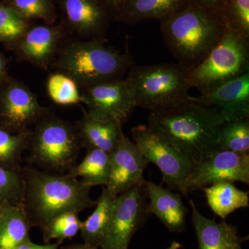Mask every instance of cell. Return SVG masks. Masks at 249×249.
I'll return each instance as SVG.
<instances>
[{
  "instance_id": "obj_20",
  "label": "cell",
  "mask_w": 249,
  "mask_h": 249,
  "mask_svg": "<svg viewBox=\"0 0 249 249\" xmlns=\"http://www.w3.org/2000/svg\"><path fill=\"white\" fill-rule=\"evenodd\" d=\"M191 0H127L113 18L117 22L134 25L145 19L164 20L183 9Z\"/></svg>"
},
{
  "instance_id": "obj_34",
  "label": "cell",
  "mask_w": 249,
  "mask_h": 249,
  "mask_svg": "<svg viewBox=\"0 0 249 249\" xmlns=\"http://www.w3.org/2000/svg\"><path fill=\"white\" fill-rule=\"evenodd\" d=\"M61 242H56L53 245H40L33 243L30 240L23 242L13 249H58Z\"/></svg>"
},
{
  "instance_id": "obj_33",
  "label": "cell",
  "mask_w": 249,
  "mask_h": 249,
  "mask_svg": "<svg viewBox=\"0 0 249 249\" xmlns=\"http://www.w3.org/2000/svg\"><path fill=\"white\" fill-rule=\"evenodd\" d=\"M194 1L222 16L228 0H194Z\"/></svg>"
},
{
  "instance_id": "obj_37",
  "label": "cell",
  "mask_w": 249,
  "mask_h": 249,
  "mask_svg": "<svg viewBox=\"0 0 249 249\" xmlns=\"http://www.w3.org/2000/svg\"><path fill=\"white\" fill-rule=\"evenodd\" d=\"M63 249H101L96 246L88 245V244H83V245H76L71 247H66Z\"/></svg>"
},
{
  "instance_id": "obj_23",
  "label": "cell",
  "mask_w": 249,
  "mask_h": 249,
  "mask_svg": "<svg viewBox=\"0 0 249 249\" xmlns=\"http://www.w3.org/2000/svg\"><path fill=\"white\" fill-rule=\"evenodd\" d=\"M110 153L100 149L87 150L83 161L75 165L67 175L78 178L90 187L107 186L110 174Z\"/></svg>"
},
{
  "instance_id": "obj_25",
  "label": "cell",
  "mask_w": 249,
  "mask_h": 249,
  "mask_svg": "<svg viewBox=\"0 0 249 249\" xmlns=\"http://www.w3.org/2000/svg\"><path fill=\"white\" fill-rule=\"evenodd\" d=\"M30 136V129L20 133H11L0 127V166L20 171L19 162L27 149Z\"/></svg>"
},
{
  "instance_id": "obj_24",
  "label": "cell",
  "mask_w": 249,
  "mask_h": 249,
  "mask_svg": "<svg viewBox=\"0 0 249 249\" xmlns=\"http://www.w3.org/2000/svg\"><path fill=\"white\" fill-rule=\"evenodd\" d=\"M116 197L107 188H103L96 201L94 211L86 220L82 222L80 231L84 243L99 247L107 230Z\"/></svg>"
},
{
  "instance_id": "obj_13",
  "label": "cell",
  "mask_w": 249,
  "mask_h": 249,
  "mask_svg": "<svg viewBox=\"0 0 249 249\" xmlns=\"http://www.w3.org/2000/svg\"><path fill=\"white\" fill-rule=\"evenodd\" d=\"M66 30L80 36L103 38L112 14L101 0H58Z\"/></svg>"
},
{
  "instance_id": "obj_7",
  "label": "cell",
  "mask_w": 249,
  "mask_h": 249,
  "mask_svg": "<svg viewBox=\"0 0 249 249\" xmlns=\"http://www.w3.org/2000/svg\"><path fill=\"white\" fill-rule=\"evenodd\" d=\"M249 71V38L231 28L202 62L190 69L191 88L201 93Z\"/></svg>"
},
{
  "instance_id": "obj_38",
  "label": "cell",
  "mask_w": 249,
  "mask_h": 249,
  "mask_svg": "<svg viewBox=\"0 0 249 249\" xmlns=\"http://www.w3.org/2000/svg\"><path fill=\"white\" fill-rule=\"evenodd\" d=\"M181 247H182V246H181V244L174 241V242H172L170 247L167 249H179L180 248H181Z\"/></svg>"
},
{
  "instance_id": "obj_36",
  "label": "cell",
  "mask_w": 249,
  "mask_h": 249,
  "mask_svg": "<svg viewBox=\"0 0 249 249\" xmlns=\"http://www.w3.org/2000/svg\"><path fill=\"white\" fill-rule=\"evenodd\" d=\"M6 72V60L3 53L0 52V83L4 78Z\"/></svg>"
},
{
  "instance_id": "obj_31",
  "label": "cell",
  "mask_w": 249,
  "mask_h": 249,
  "mask_svg": "<svg viewBox=\"0 0 249 249\" xmlns=\"http://www.w3.org/2000/svg\"><path fill=\"white\" fill-rule=\"evenodd\" d=\"M22 189L21 170L16 171L0 166V206L20 205Z\"/></svg>"
},
{
  "instance_id": "obj_11",
  "label": "cell",
  "mask_w": 249,
  "mask_h": 249,
  "mask_svg": "<svg viewBox=\"0 0 249 249\" xmlns=\"http://www.w3.org/2000/svg\"><path fill=\"white\" fill-rule=\"evenodd\" d=\"M81 96L88 112L123 125L137 107L127 78L104 82L83 88Z\"/></svg>"
},
{
  "instance_id": "obj_26",
  "label": "cell",
  "mask_w": 249,
  "mask_h": 249,
  "mask_svg": "<svg viewBox=\"0 0 249 249\" xmlns=\"http://www.w3.org/2000/svg\"><path fill=\"white\" fill-rule=\"evenodd\" d=\"M218 149L249 154V119L224 122L219 130Z\"/></svg>"
},
{
  "instance_id": "obj_3",
  "label": "cell",
  "mask_w": 249,
  "mask_h": 249,
  "mask_svg": "<svg viewBox=\"0 0 249 249\" xmlns=\"http://www.w3.org/2000/svg\"><path fill=\"white\" fill-rule=\"evenodd\" d=\"M226 29L220 14L194 0L160 22L165 45L178 63L188 69L204 60L219 43Z\"/></svg>"
},
{
  "instance_id": "obj_32",
  "label": "cell",
  "mask_w": 249,
  "mask_h": 249,
  "mask_svg": "<svg viewBox=\"0 0 249 249\" xmlns=\"http://www.w3.org/2000/svg\"><path fill=\"white\" fill-rule=\"evenodd\" d=\"M222 17L228 27L249 38V0H228Z\"/></svg>"
},
{
  "instance_id": "obj_14",
  "label": "cell",
  "mask_w": 249,
  "mask_h": 249,
  "mask_svg": "<svg viewBox=\"0 0 249 249\" xmlns=\"http://www.w3.org/2000/svg\"><path fill=\"white\" fill-rule=\"evenodd\" d=\"M110 163L109 181L106 188L114 196L145 183L142 174L148 162L128 137L123 136L118 146L110 152Z\"/></svg>"
},
{
  "instance_id": "obj_12",
  "label": "cell",
  "mask_w": 249,
  "mask_h": 249,
  "mask_svg": "<svg viewBox=\"0 0 249 249\" xmlns=\"http://www.w3.org/2000/svg\"><path fill=\"white\" fill-rule=\"evenodd\" d=\"M49 112L48 108L41 106L36 95L20 82L11 80L0 91V123L11 133L29 130Z\"/></svg>"
},
{
  "instance_id": "obj_22",
  "label": "cell",
  "mask_w": 249,
  "mask_h": 249,
  "mask_svg": "<svg viewBox=\"0 0 249 249\" xmlns=\"http://www.w3.org/2000/svg\"><path fill=\"white\" fill-rule=\"evenodd\" d=\"M203 190L211 209L223 219L237 209L249 207V192L240 191L233 183H217Z\"/></svg>"
},
{
  "instance_id": "obj_5",
  "label": "cell",
  "mask_w": 249,
  "mask_h": 249,
  "mask_svg": "<svg viewBox=\"0 0 249 249\" xmlns=\"http://www.w3.org/2000/svg\"><path fill=\"white\" fill-rule=\"evenodd\" d=\"M190 69L178 63L133 66L126 77L137 107L151 111L178 106L189 99Z\"/></svg>"
},
{
  "instance_id": "obj_39",
  "label": "cell",
  "mask_w": 249,
  "mask_h": 249,
  "mask_svg": "<svg viewBox=\"0 0 249 249\" xmlns=\"http://www.w3.org/2000/svg\"><path fill=\"white\" fill-rule=\"evenodd\" d=\"M228 249H242V247H241L240 244H237V245H235L232 246V247H230V248Z\"/></svg>"
},
{
  "instance_id": "obj_16",
  "label": "cell",
  "mask_w": 249,
  "mask_h": 249,
  "mask_svg": "<svg viewBox=\"0 0 249 249\" xmlns=\"http://www.w3.org/2000/svg\"><path fill=\"white\" fill-rule=\"evenodd\" d=\"M65 31L62 22L30 26L22 37L14 42L15 50L24 61L46 68L55 56Z\"/></svg>"
},
{
  "instance_id": "obj_35",
  "label": "cell",
  "mask_w": 249,
  "mask_h": 249,
  "mask_svg": "<svg viewBox=\"0 0 249 249\" xmlns=\"http://www.w3.org/2000/svg\"><path fill=\"white\" fill-rule=\"evenodd\" d=\"M101 1L109 9L114 18V16L120 11L127 0H101Z\"/></svg>"
},
{
  "instance_id": "obj_29",
  "label": "cell",
  "mask_w": 249,
  "mask_h": 249,
  "mask_svg": "<svg viewBox=\"0 0 249 249\" xmlns=\"http://www.w3.org/2000/svg\"><path fill=\"white\" fill-rule=\"evenodd\" d=\"M77 213H65L53 218L42 229L45 242L52 240H58L59 242L67 238H71L80 231L82 222L78 217Z\"/></svg>"
},
{
  "instance_id": "obj_4",
  "label": "cell",
  "mask_w": 249,
  "mask_h": 249,
  "mask_svg": "<svg viewBox=\"0 0 249 249\" xmlns=\"http://www.w3.org/2000/svg\"><path fill=\"white\" fill-rule=\"evenodd\" d=\"M134 65L128 52L120 53L107 47L103 38H92L67 43L59 53L55 66L83 89L121 79Z\"/></svg>"
},
{
  "instance_id": "obj_9",
  "label": "cell",
  "mask_w": 249,
  "mask_h": 249,
  "mask_svg": "<svg viewBox=\"0 0 249 249\" xmlns=\"http://www.w3.org/2000/svg\"><path fill=\"white\" fill-rule=\"evenodd\" d=\"M132 135L133 142L145 160L160 168L163 181L168 189L178 191L194 169L196 163L147 125L139 124L133 127Z\"/></svg>"
},
{
  "instance_id": "obj_15",
  "label": "cell",
  "mask_w": 249,
  "mask_h": 249,
  "mask_svg": "<svg viewBox=\"0 0 249 249\" xmlns=\"http://www.w3.org/2000/svg\"><path fill=\"white\" fill-rule=\"evenodd\" d=\"M191 98L202 106L217 108L225 122L249 119V71Z\"/></svg>"
},
{
  "instance_id": "obj_17",
  "label": "cell",
  "mask_w": 249,
  "mask_h": 249,
  "mask_svg": "<svg viewBox=\"0 0 249 249\" xmlns=\"http://www.w3.org/2000/svg\"><path fill=\"white\" fill-rule=\"evenodd\" d=\"M145 188L150 200L147 204V213L155 214L171 232L185 231L188 209L181 195L152 181H145Z\"/></svg>"
},
{
  "instance_id": "obj_6",
  "label": "cell",
  "mask_w": 249,
  "mask_h": 249,
  "mask_svg": "<svg viewBox=\"0 0 249 249\" xmlns=\"http://www.w3.org/2000/svg\"><path fill=\"white\" fill-rule=\"evenodd\" d=\"M82 147L76 124L49 112L31 130L27 150L34 164L60 175L76 165Z\"/></svg>"
},
{
  "instance_id": "obj_21",
  "label": "cell",
  "mask_w": 249,
  "mask_h": 249,
  "mask_svg": "<svg viewBox=\"0 0 249 249\" xmlns=\"http://www.w3.org/2000/svg\"><path fill=\"white\" fill-rule=\"evenodd\" d=\"M30 224L20 205L0 207V249H13L30 240Z\"/></svg>"
},
{
  "instance_id": "obj_8",
  "label": "cell",
  "mask_w": 249,
  "mask_h": 249,
  "mask_svg": "<svg viewBox=\"0 0 249 249\" xmlns=\"http://www.w3.org/2000/svg\"><path fill=\"white\" fill-rule=\"evenodd\" d=\"M145 183L116 196L101 249H128L129 242L149 215Z\"/></svg>"
},
{
  "instance_id": "obj_1",
  "label": "cell",
  "mask_w": 249,
  "mask_h": 249,
  "mask_svg": "<svg viewBox=\"0 0 249 249\" xmlns=\"http://www.w3.org/2000/svg\"><path fill=\"white\" fill-rule=\"evenodd\" d=\"M189 99L167 109L151 111L148 126L195 163L218 149V137L225 122L219 109Z\"/></svg>"
},
{
  "instance_id": "obj_30",
  "label": "cell",
  "mask_w": 249,
  "mask_h": 249,
  "mask_svg": "<svg viewBox=\"0 0 249 249\" xmlns=\"http://www.w3.org/2000/svg\"><path fill=\"white\" fill-rule=\"evenodd\" d=\"M29 27V21L5 3H0V42L14 44Z\"/></svg>"
},
{
  "instance_id": "obj_40",
  "label": "cell",
  "mask_w": 249,
  "mask_h": 249,
  "mask_svg": "<svg viewBox=\"0 0 249 249\" xmlns=\"http://www.w3.org/2000/svg\"><path fill=\"white\" fill-rule=\"evenodd\" d=\"M0 207H1V206H0Z\"/></svg>"
},
{
  "instance_id": "obj_27",
  "label": "cell",
  "mask_w": 249,
  "mask_h": 249,
  "mask_svg": "<svg viewBox=\"0 0 249 249\" xmlns=\"http://www.w3.org/2000/svg\"><path fill=\"white\" fill-rule=\"evenodd\" d=\"M4 3L29 22L39 19L46 24H54L58 19L53 0H6Z\"/></svg>"
},
{
  "instance_id": "obj_19",
  "label": "cell",
  "mask_w": 249,
  "mask_h": 249,
  "mask_svg": "<svg viewBox=\"0 0 249 249\" xmlns=\"http://www.w3.org/2000/svg\"><path fill=\"white\" fill-rule=\"evenodd\" d=\"M192 211V222L197 237L199 249H228L242 244L247 237L238 235L237 228L225 221L217 223L202 215L196 204L190 200Z\"/></svg>"
},
{
  "instance_id": "obj_10",
  "label": "cell",
  "mask_w": 249,
  "mask_h": 249,
  "mask_svg": "<svg viewBox=\"0 0 249 249\" xmlns=\"http://www.w3.org/2000/svg\"><path fill=\"white\" fill-rule=\"evenodd\" d=\"M236 181L249 183V154L217 149L195 165L178 191L186 196L215 183Z\"/></svg>"
},
{
  "instance_id": "obj_2",
  "label": "cell",
  "mask_w": 249,
  "mask_h": 249,
  "mask_svg": "<svg viewBox=\"0 0 249 249\" xmlns=\"http://www.w3.org/2000/svg\"><path fill=\"white\" fill-rule=\"evenodd\" d=\"M22 195L20 206L30 227H43L53 218L68 212L79 213L96 206L90 196L91 187L70 175L21 170Z\"/></svg>"
},
{
  "instance_id": "obj_18",
  "label": "cell",
  "mask_w": 249,
  "mask_h": 249,
  "mask_svg": "<svg viewBox=\"0 0 249 249\" xmlns=\"http://www.w3.org/2000/svg\"><path fill=\"white\" fill-rule=\"evenodd\" d=\"M82 147L87 150L100 149L112 152L119 145L123 136L122 125L109 119H102L84 111L76 124Z\"/></svg>"
},
{
  "instance_id": "obj_28",
  "label": "cell",
  "mask_w": 249,
  "mask_h": 249,
  "mask_svg": "<svg viewBox=\"0 0 249 249\" xmlns=\"http://www.w3.org/2000/svg\"><path fill=\"white\" fill-rule=\"evenodd\" d=\"M47 89L49 97L56 104L70 106L83 103L76 82L60 72L49 76Z\"/></svg>"
}]
</instances>
